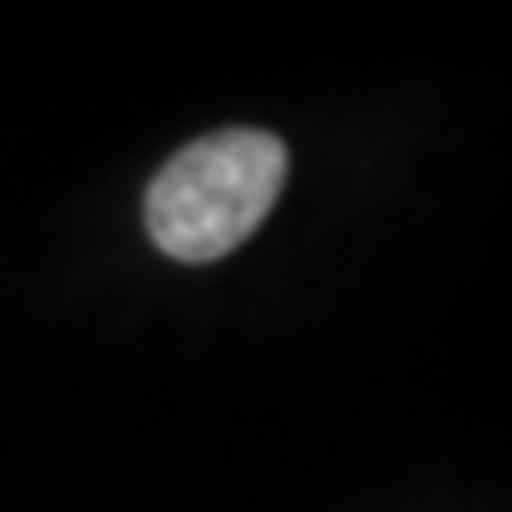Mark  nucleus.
Segmentation results:
<instances>
[{"label": "nucleus", "mask_w": 512, "mask_h": 512, "mask_svg": "<svg viewBox=\"0 0 512 512\" xmlns=\"http://www.w3.org/2000/svg\"><path fill=\"white\" fill-rule=\"evenodd\" d=\"M290 176L266 128H219L181 147L147 185V233L176 261H219L252 238Z\"/></svg>", "instance_id": "1"}]
</instances>
